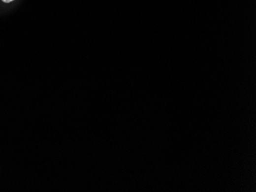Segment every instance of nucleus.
<instances>
[{"instance_id":"obj_1","label":"nucleus","mask_w":256,"mask_h":192,"mask_svg":"<svg viewBox=\"0 0 256 192\" xmlns=\"http://www.w3.org/2000/svg\"><path fill=\"white\" fill-rule=\"evenodd\" d=\"M3 3L9 4L11 3V2H13L15 0H1Z\"/></svg>"}]
</instances>
